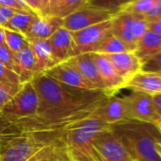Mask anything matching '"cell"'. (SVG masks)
Listing matches in <instances>:
<instances>
[{
    "mask_svg": "<svg viewBox=\"0 0 161 161\" xmlns=\"http://www.w3.org/2000/svg\"><path fill=\"white\" fill-rule=\"evenodd\" d=\"M31 82L39 98L36 114L10 124L19 136H31L45 143L60 140L68 128L91 117L108 97L102 90L67 86L45 73L35 75Z\"/></svg>",
    "mask_w": 161,
    "mask_h": 161,
    "instance_id": "cell-1",
    "label": "cell"
},
{
    "mask_svg": "<svg viewBox=\"0 0 161 161\" xmlns=\"http://www.w3.org/2000/svg\"><path fill=\"white\" fill-rule=\"evenodd\" d=\"M134 161H161L156 144H161V130L157 125L136 120H123L111 125Z\"/></svg>",
    "mask_w": 161,
    "mask_h": 161,
    "instance_id": "cell-2",
    "label": "cell"
},
{
    "mask_svg": "<svg viewBox=\"0 0 161 161\" xmlns=\"http://www.w3.org/2000/svg\"><path fill=\"white\" fill-rule=\"evenodd\" d=\"M111 130V125L93 117H89L68 128L60 137L67 147L80 151L95 161H100L93 148L94 138L101 133Z\"/></svg>",
    "mask_w": 161,
    "mask_h": 161,
    "instance_id": "cell-3",
    "label": "cell"
},
{
    "mask_svg": "<svg viewBox=\"0 0 161 161\" xmlns=\"http://www.w3.org/2000/svg\"><path fill=\"white\" fill-rule=\"evenodd\" d=\"M39 106L37 91L31 80L22 85L18 92L6 104L0 117L8 123L32 117L36 114Z\"/></svg>",
    "mask_w": 161,
    "mask_h": 161,
    "instance_id": "cell-4",
    "label": "cell"
},
{
    "mask_svg": "<svg viewBox=\"0 0 161 161\" xmlns=\"http://www.w3.org/2000/svg\"><path fill=\"white\" fill-rule=\"evenodd\" d=\"M122 99L125 103L128 119L155 125L161 122V119L154 110L152 95L132 90L129 95L122 97Z\"/></svg>",
    "mask_w": 161,
    "mask_h": 161,
    "instance_id": "cell-5",
    "label": "cell"
},
{
    "mask_svg": "<svg viewBox=\"0 0 161 161\" xmlns=\"http://www.w3.org/2000/svg\"><path fill=\"white\" fill-rule=\"evenodd\" d=\"M111 35V20L71 32L78 55L95 53L103 41Z\"/></svg>",
    "mask_w": 161,
    "mask_h": 161,
    "instance_id": "cell-6",
    "label": "cell"
},
{
    "mask_svg": "<svg viewBox=\"0 0 161 161\" xmlns=\"http://www.w3.org/2000/svg\"><path fill=\"white\" fill-rule=\"evenodd\" d=\"M92 145L100 161H134L122 142L111 130L99 134Z\"/></svg>",
    "mask_w": 161,
    "mask_h": 161,
    "instance_id": "cell-7",
    "label": "cell"
},
{
    "mask_svg": "<svg viewBox=\"0 0 161 161\" xmlns=\"http://www.w3.org/2000/svg\"><path fill=\"white\" fill-rule=\"evenodd\" d=\"M47 144L31 136H15L0 151V161H28Z\"/></svg>",
    "mask_w": 161,
    "mask_h": 161,
    "instance_id": "cell-8",
    "label": "cell"
},
{
    "mask_svg": "<svg viewBox=\"0 0 161 161\" xmlns=\"http://www.w3.org/2000/svg\"><path fill=\"white\" fill-rule=\"evenodd\" d=\"M116 14L111 12L85 6L64 18V26L70 32L78 31L86 28L111 20Z\"/></svg>",
    "mask_w": 161,
    "mask_h": 161,
    "instance_id": "cell-9",
    "label": "cell"
},
{
    "mask_svg": "<svg viewBox=\"0 0 161 161\" xmlns=\"http://www.w3.org/2000/svg\"><path fill=\"white\" fill-rule=\"evenodd\" d=\"M64 63L77 70L79 74L89 82L97 90H102L106 94V87L98 72L91 53L79 54Z\"/></svg>",
    "mask_w": 161,
    "mask_h": 161,
    "instance_id": "cell-10",
    "label": "cell"
},
{
    "mask_svg": "<svg viewBox=\"0 0 161 161\" xmlns=\"http://www.w3.org/2000/svg\"><path fill=\"white\" fill-rule=\"evenodd\" d=\"M44 73L58 80L59 83L70 87L86 90H97L84 77L80 76L77 70L64 62L54 65L53 67L46 70Z\"/></svg>",
    "mask_w": 161,
    "mask_h": 161,
    "instance_id": "cell-11",
    "label": "cell"
},
{
    "mask_svg": "<svg viewBox=\"0 0 161 161\" xmlns=\"http://www.w3.org/2000/svg\"><path fill=\"white\" fill-rule=\"evenodd\" d=\"M91 117L99 119L110 125L119 121L128 120L123 99L115 95L107 97L98 106Z\"/></svg>",
    "mask_w": 161,
    "mask_h": 161,
    "instance_id": "cell-12",
    "label": "cell"
},
{
    "mask_svg": "<svg viewBox=\"0 0 161 161\" xmlns=\"http://www.w3.org/2000/svg\"><path fill=\"white\" fill-rule=\"evenodd\" d=\"M98 72L106 87V95L108 97L115 95L119 90L124 88L125 80L116 72L107 58L99 53H91Z\"/></svg>",
    "mask_w": 161,
    "mask_h": 161,
    "instance_id": "cell-13",
    "label": "cell"
},
{
    "mask_svg": "<svg viewBox=\"0 0 161 161\" xmlns=\"http://www.w3.org/2000/svg\"><path fill=\"white\" fill-rule=\"evenodd\" d=\"M51 53L57 64L66 62L70 58L77 56V49L71 36V32L61 28L50 38H48Z\"/></svg>",
    "mask_w": 161,
    "mask_h": 161,
    "instance_id": "cell-14",
    "label": "cell"
},
{
    "mask_svg": "<svg viewBox=\"0 0 161 161\" xmlns=\"http://www.w3.org/2000/svg\"><path fill=\"white\" fill-rule=\"evenodd\" d=\"M104 56L110 62L116 72L125 80V83L134 75L141 71V61L134 51L108 54Z\"/></svg>",
    "mask_w": 161,
    "mask_h": 161,
    "instance_id": "cell-15",
    "label": "cell"
},
{
    "mask_svg": "<svg viewBox=\"0 0 161 161\" xmlns=\"http://www.w3.org/2000/svg\"><path fill=\"white\" fill-rule=\"evenodd\" d=\"M135 14L128 12H119L111 19L112 34L136 50V41L134 34Z\"/></svg>",
    "mask_w": 161,
    "mask_h": 161,
    "instance_id": "cell-16",
    "label": "cell"
},
{
    "mask_svg": "<svg viewBox=\"0 0 161 161\" xmlns=\"http://www.w3.org/2000/svg\"><path fill=\"white\" fill-rule=\"evenodd\" d=\"M63 26L64 18L60 16H37L26 37L28 39H48Z\"/></svg>",
    "mask_w": 161,
    "mask_h": 161,
    "instance_id": "cell-17",
    "label": "cell"
},
{
    "mask_svg": "<svg viewBox=\"0 0 161 161\" xmlns=\"http://www.w3.org/2000/svg\"><path fill=\"white\" fill-rule=\"evenodd\" d=\"M124 88L141 91L150 95L161 93V76L157 73L140 71L127 80Z\"/></svg>",
    "mask_w": 161,
    "mask_h": 161,
    "instance_id": "cell-18",
    "label": "cell"
},
{
    "mask_svg": "<svg viewBox=\"0 0 161 161\" xmlns=\"http://www.w3.org/2000/svg\"><path fill=\"white\" fill-rule=\"evenodd\" d=\"M36 61L37 74L58 64L52 56L48 39H28Z\"/></svg>",
    "mask_w": 161,
    "mask_h": 161,
    "instance_id": "cell-19",
    "label": "cell"
},
{
    "mask_svg": "<svg viewBox=\"0 0 161 161\" xmlns=\"http://www.w3.org/2000/svg\"><path fill=\"white\" fill-rule=\"evenodd\" d=\"M161 51V37L153 31L147 30L137 41L135 54L141 61V64Z\"/></svg>",
    "mask_w": 161,
    "mask_h": 161,
    "instance_id": "cell-20",
    "label": "cell"
},
{
    "mask_svg": "<svg viewBox=\"0 0 161 161\" xmlns=\"http://www.w3.org/2000/svg\"><path fill=\"white\" fill-rule=\"evenodd\" d=\"M28 161H72L67 147L61 141L47 144L35 153Z\"/></svg>",
    "mask_w": 161,
    "mask_h": 161,
    "instance_id": "cell-21",
    "label": "cell"
},
{
    "mask_svg": "<svg viewBox=\"0 0 161 161\" xmlns=\"http://www.w3.org/2000/svg\"><path fill=\"white\" fill-rule=\"evenodd\" d=\"M0 62H1L8 69H10L11 71L18 75L23 84L30 82V80H31L33 77L35 76L34 74L28 72L20 67V65L18 64L16 61L15 54L8 47L6 44L0 45Z\"/></svg>",
    "mask_w": 161,
    "mask_h": 161,
    "instance_id": "cell-22",
    "label": "cell"
},
{
    "mask_svg": "<svg viewBox=\"0 0 161 161\" xmlns=\"http://www.w3.org/2000/svg\"><path fill=\"white\" fill-rule=\"evenodd\" d=\"M37 16L39 15L30 14L28 12H16L9 20L4 29L22 33L26 36Z\"/></svg>",
    "mask_w": 161,
    "mask_h": 161,
    "instance_id": "cell-23",
    "label": "cell"
},
{
    "mask_svg": "<svg viewBox=\"0 0 161 161\" xmlns=\"http://www.w3.org/2000/svg\"><path fill=\"white\" fill-rule=\"evenodd\" d=\"M128 51H134L135 49L119 39L118 37L114 36L113 34L109 36L107 39L103 41V43L98 47L95 53L108 55V54H117V53H122V52H128Z\"/></svg>",
    "mask_w": 161,
    "mask_h": 161,
    "instance_id": "cell-24",
    "label": "cell"
},
{
    "mask_svg": "<svg viewBox=\"0 0 161 161\" xmlns=\"http://www.w3.org/2000/svg\"><path fill=\"white\" fill-rule=\"evenodd\" d=\"M135 1L136 0H88L86 6L105 10L117 14Z\"/></svg>",
    "mask_w": 161,
    "mask_h": 161,
    "instance_id": "cell-25",
    "label": "cell"
},
{
    "mask_svg": "<svg viewBox=\"0 0 161 161\" xmlns=\"http://www.w3.org/2000/svg\"><path fill=\"white\" fill-rule=\"evenodd\" d=\"M14 54H15L16 61L22 69L28 72H31L34 75H37L36 61H35V57L32 52V49L30 46V43L28 46L24 47L22 49H20L18 52Z\"/></svg>",
    "mask_w": 161,
    "mask_h": 161,
    "instance_id": "cell-26",
    "label": "cell"
},
{
    "mask_svg": "<svg viewBox=\"0 0 161 161\" xmlns=\"http://www.w3.org/2000/svg\"><path fill=\"white\" fill-rule=\"evenodd\" d=\"M88 0H60L54 15L64 18L65 16L84 8Z\"/></svg>",
    "mask_w": 161,
    "mask_h": 161,
    "instance_id": "cell-27",
    "label": "cell"
},
{
    "mask_svg": "<svg viewBox=\"0 0 161 161\" xmlns=\"http://www.w3.org/2000/svg\"><path fill=\"white\" fill-rule=\"evenodd\" d=\"M4 30H5V44L14 53L18 52L24 47L29 45V40L24 34L7 29Z\"/></svg>",
    "mask_w": 161,
    "mask_h": 161,
    "instance_id": "cell-28",
    "label": "cell"
},
{
    "mask_svg": "<svg viewBox=\"0 0 161 161\" xmlns=\"http://www.w3.org/2000/svg\"><path fill=\"white\" fill-rule=\"evenodd\" d=\"M156 1L157 0H136L133 4L126 7L123 11L145 16L152 10Z\"/></svg>",
    "mask_w": 161,
    "mask_h": 161,
    "instance_id": "cell-29",
    "label": "cell"
},
{
    "mask_svg": "<svg viewBox=\"0 0 161 161\" xmlns=\"http://www.w3.org/2000/svg\"><path fill=\"white\" fill-rule=\"evenodd\" d=\"M0 83L9 86H21L23 85L20 77L8 69L1 62H0Z\"/></svg>",
    "mask_w": 161,
    "mask_h": 161,
    "instance_id": "cell-30",
    "label": "cell"
},
{
    "mask_svg": "<svg viewBox=\"0 0 161 161\" xmlns=\"http://www.w3.org/2000/svg\"><path fill=\"white\" fill-rule=\"evenodd\" d=\"M21 86H9L0 83V113L2 112L6 104L12 100V98L18 92Z\"/></svg>",
    "mask_w": 161,
    "mask_h": 161,
    "instance_id": "cell-31",
    "label": "cell"
},
{
    "mask_svg": "<svg viewBox=\"0 0 161 161\" xmlns=\"http://www.w3.org/2000/svg\"><path fill=\"white\" fill-rule=\"evenodd\" d=\"M142 72L160 73L161 72V51L150 59L144 61L141 64Z\"/></svg>",
    "mask_w": 161,
    "mask_h": 161,
    "instance_id": "cell-32",
    "label": "cell"
},
{
    "mask_svg": "<svg viewBox=\"0 0 161 161\" xmlns=\"http://www.w3.org/2000/svg\"><path fill=\"white\" fill-rule=\"evenodd\" d=\"M16 12H19V11H16V10H14V9H10V8H6V7L0 6V27L5 28L6 25H7V23L9 22V20L12 18V16Z\"/></svg>",
    "mask_w": 161,
    "mask_h": 161,
    "instance_id": "cell-33",
    "label": "cell"
},
{
    "mask_svg": "<svg viewBox=\"0 0 161 161\" xmlns=\"http://www.w3.org/2000/svg\"><path fill=\"white\" fill-rule=\"evenodd\" d=\"M144 17L147 21H153L161 17V0H157L152 10Z\"/></svg>",
    "mask_w": 161,
    "mask_h": 161,
    "instance_id": "cell-34",
    "label": "cell"
},
{
    "mask_svg": "<svg viewBox=\"0 0 161 161\" xmlns=\"http://www.w3.org/2000/svg\"><path fill=\"white\" fill-rule=\"evenodd\" d=\"M69 156L72 161H95L94 159L90 158L89 156L86 155L85 153H80V151L72 148H67Z\"/></svg>",
    "mask_w": 161,
    "mask_h": 161,
    "instance_id": "cell-35",
    "label": "cell"
},
{
    "mask_svg": "<svg viewBox=\"0 0 161 161\" xmlns=\"http://www.w3.org/2000/svg\"><path fill=\"white\" fill-rule=\"evenodd\" d=\"M0 6L6 7V8H10V9H14V10H16V11L27 12L23 8V6L20 4V2L18 1V0H0Z\"/></svg>",
    "mask_w": 161,
    "mask_h": 161,
    "instance_id": "cell-36",
    "label": "cell"
},
{
    "mask_svg": "<svg viewBox=\"0 0 161 161\" xmlns=\"http://www.w3.org/2000/svg\"><path fill=\"white\" fill-rule=\"evenodd\" d=\"M23 1L36 14H38L39 16H42V12H41V0H23Z\"/></svg>",
    "mask_w": 161,
    "mask_h": 161,
    "instance_id": "cell-37",
    "label": "cell"
},
{
    "mask_svg": "<svg viewBox=\"0 0 161 161\" xmlns=\"http://www.w3.org/2000/svg\"><path fill=\"white\" fill-rule=\"evenodd\" d=\"M148 30L153 31L161 37V17L153 21H147Z\"/></svg>",
    "mask_w": 161,
    "mask_h": 161,
    "instance_id": "cell-38",
    "label": "cell"
},
{
    "mask_svg": "<svg viewBox=\"0 0 161 161\" xmlns=\"http://www.w3.org/2000/svg\"><path fill=\"white\" fill-rule=\"evenodd\" d=\"M152 100H153L154 110L158 115V117L161 119V93L152 95Z\"/></svg>",
    "mask_w": 161,
    "mask_h": 161,
    "instance_id": "cell-39",
    "label": "cell"
},
{
    "mask_svg": "<svg viewBox=\"0 0 161 161\" xmlns=\"http://www.w3.org/2000/svg\"><path fill=\"white\" fill-rule=\"evenodd\" d=\"M59 3H60V0H50L49 6H48V15H54Z\"/></svg>",
    "mask_w": 161,
    "mask_h": 161,
    "instance_id": "cell-40",
    "label": "cell"
},
{
    "mask_svg": "<svg viewBox=\"0 0 161 161\" xmlns=\"http://www.w3.org/2000/svg\"><path fill=\"white\" fill-rule=\"evenodd\" d=\"M50 0H41V12L42 16L48 15V6Z\"/></svg>",
    "mask_w": 161,
    "mask_h": 161,
    "instance_id": "cell-41",
    "label": "cell"
},
{
    "mask_svg": "<svg viewBox=\"0 0 161 161\" xmlns=\"http://www.w3.org/2000/svg\"><path fill=\"white\" fill-rule=\"evenodd\" d=\"M5 44V30L4 28L0 27V45Z\"/></svg>",
    "mask_w": 161,
    "mask_h": 161,
    "instance_id": "cell-42",
    "label": "cell"
},
{
    "mask_svg": "<svg viewBox=\"0 0 161 161\" xmlns=\"http://www.w3.org/2000/svg\"><path fill=\"white\" fill-rule=\"evenodd\" d=\"M156 150H157V152H158V153L160 154V156H161V146L157 143L156 144Z\"/></svg>",
    "mask_w": 161,
    "mask_h": 161,
    "instance_id": "cell-43",
    "label": "cell"
},
{
    "mask_svg": "<svg viewBox=\"0 0 161 161\" xmlns=\"http://www.w3.org/2000/svg\"><path fill=\"white\" fill-rule=\"evenodd\" d=\"M157 126H158V128H159V129L161 130V122H159V123L157 124Z\"/></svg>",
    "mask_w": 161,
    "mask_h": 161,
    "instance_id": "cell-44",
    "label": "cell"
},
{
    "mask_svg": "<svg viewBox=\"0 0 161 161\" xmlns=\"http://www.w3.org/2000/svg\"><path fill=\"white\" fill-rule=\"evenodd\" d=\"M157 74H159V75H160V76H161V72H160V73H157Z\"/></svg>",
    "mask_w": 161,
    "mask_h": 161,
    "instance_id": "cell-45",
    "label": "cell"
},
{
    "mask_svg": "<svg viewBox=\"0 0 161 161\" xmlns=\"http://www.w3.org/2000/svg\"><path fill=\"white\" fill-rule=\"evenodd\" d=\"M159 145H160V146H161V144H159Z\"/></svg>",
    "mask_w": 161,
    "mask_h": 161,
    "instance_id": "cell-46",
    "label": "cell"
}]
</instances>
